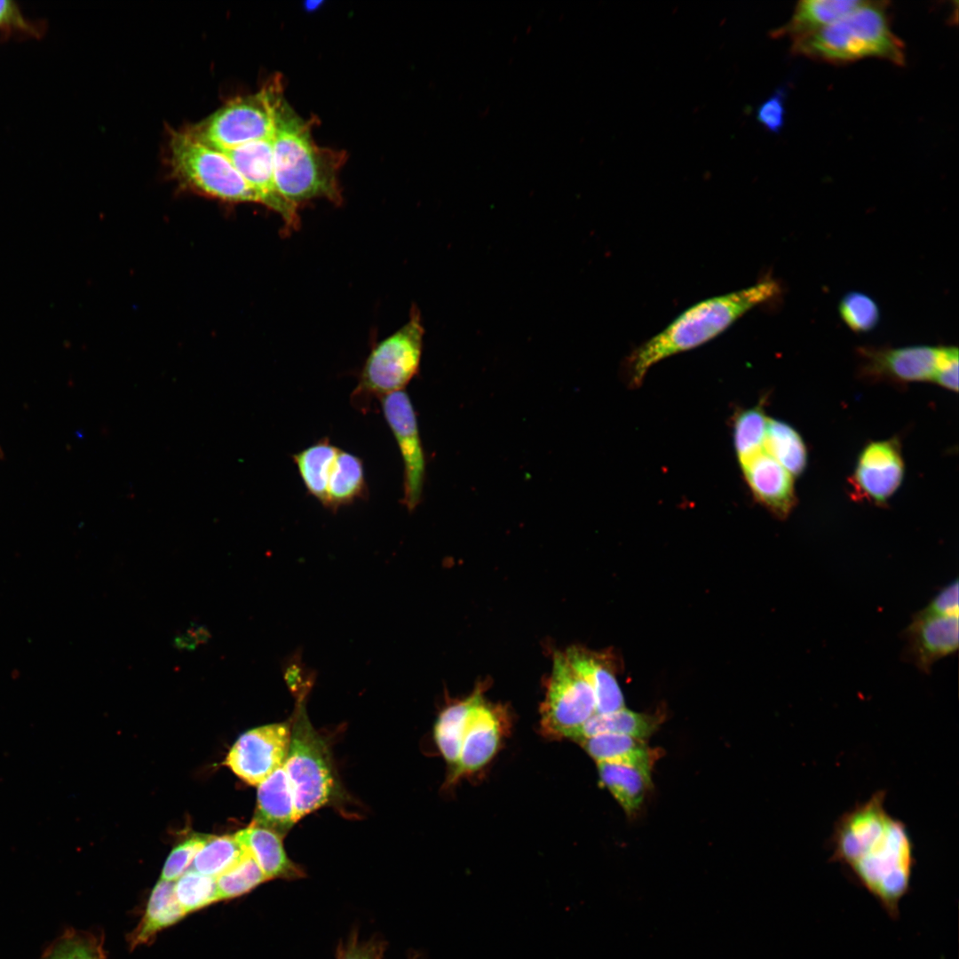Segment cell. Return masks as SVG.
I'll return each mask as SVG.
<instances>
[{"label": "cell", "mask_w": 959, "mask_h": 959, "mask_svg": "<svg viewBox=\"0 0 959 959\" xmlns=\"http://www.w3.org/2000/svg\"><path fill=\"white\" fill-rule=\"evenodd\" d=\"M879 789L835 822L831 860L844 865L892 917L908 893L915 866V846L903 821L884 807Z\"/></svg>", "instance_id": "cell-1"}, {"label": "cell", "mask_w": 959, "mask_h": 959, "mask_svg": "<svg viewBox=\"0 0 959 959\" xmlns=\"http://www.w3.org/2000/svg\"><path fill=\"white\" fill-rule=\"evenodd\" d=\"M315 120L303 119L283 98L275 114L273 136L275 181L281 194L297 209L315 199L342 202L338 173L345 151L318 146L312 136Z\"/></svg>", "instance_id": "cell-2"}, {"label": "cell", "mask_w": 959, "mask_h": 959, "mask_svg": "<svg viewBox=\"0 0 959 959\" xmlns=\"http://www.w3.org/2000/svg\"><path fill=\"white\" fill-rule=\"evenodd\" d=\"M780 291V285L773 279L765 278L749 287L703 300L686 309L627 357L625 376L629 385L638 387L654 364L710 341L749 310L773 298Z\"/></svg>", "instance_id": "cell-3"}, {"label": "cell", "mask_w": 959, "mask_h": 959, "mask_svg": "<svg viewBox=\"0 0 959 959\" xmlns=\"http://www.w3.org/2000/svg\"><path fill=\"white\" fill-rule=\"evenodd\" d=\"M886 1H864L834 23L792 41L794 55L831 64L878 58L905 64V47L892 32Z\"/></svg>", "instance_id": "cell-4"}, {"label": "cell", "mask_w": 959, "mask_h": 959, "mask_svg": "<svg viewBox=\"0 0 959 959\" xmlns=\"http://www.w3.org/2000/svg\"><path fill=\"white\" fill-rule=\"evenodd\" d=\"M303 699H299L290 725V742L284 764L297 820L327 804L337 790L329 747L310 723Z\"/></svg>", "instance_id": "cell-5"}, {"label": "cell", "mask_w": 959, "mask_h": 959, "mask_svg": "<svg viewBox=\"0 0 959 959\" xmlns=\"http://www.w3.org/2000/svg\"><path fill=\"white\" fill-rule=\"evenodd\" d=\"M424 329L420 311L412 305L408 321L371 349L362 366L353 399L361 408L373 398L402 391L417 374Z\"/></svg>", "instance_id": "cell-6"}, {"label": "cell", "mask_w": 959, "mask_h": 959, "mask_svg": "<svg viewBox=\"0 0 959 959\" xmlns=\"http://www.w3.org/2000/svg\"><path fill=\"white\" fill-rule=\"evenodd\" d=\"M169 146L171 169L187 186L228 202H259L226 154L203 141L191 129L172 131Z\"/></svg>", "instance_id": "cell-7"}, {"label": "cell", "mask_w": 959, "mask_h": 959, "mask_svg": "<svg viewBox=\"0 0 959 959\" xmlns=\"http://www.w3.org/2000/svg\"><path fill=\"white\" fill-rule=\"evenodd\" d=\"M283 98L281 78L276 75L258 91L229 101L191 130L223 152L273 137L276 109Z\"/></svg>", "instance_id": "cell-8"}, {"label": "cell", "mask_w": 959, "mask_h": 959, "mask_svg": "<svg viewBox=\"0 0 959 959\" xmlns=\"http://www.w3.org/2000/svg\"><path fill=\"white\" fill-rule=\"evenodd\" d=\"M595 713L596 701L590 686L564 652L555 654L540 709L542 733L551 739H570Z\"/></svg>", "instance_id": "cell-9"}, {"label": "cell", "mask_w": 959, "mask_h": 959, "mask_svg": "<svg viewBox=\"0 0 959 959\" xmlns=\"http://www.w3.org/2000/svg\"><path fill=\"white\" fill-rule=\"evenodd\" d=\"M380 401L402 458V502L411 511L420 503L425 478V458L416 412L408 394L403 390L389 393Z\"/></svg>", "instance_id": "cell-10"}, {"label": "cell", "mask_w": 959, "mask_h": 959, "mask_svg": "<svg viewBox=\"0 0 959 959\" xmlns=\"http://www.w3.org/2000/svg\"><path fill=\"white\" fill-rule=\"evenodd\" d=\"M289 742L290 725L287 722L255 727L237 739L224 764L248 784L258 786L284 765Z\"/></svg>", "instance_id": "cell-11"}, {"label": "cell", "mask_w": 959, "mask_h": 959, "mask_svg": "<svg viewBox=\"0 0 959 959\" xmlns=\"http://www.w3.org/2000/svg\"><path fill=\"white\" fill-rule=\"evenodd\" d=\"M225 153L257 194L259 202L281 216L285 232L297 229V209L281 194L276 185L273 137L246 143Z\"/></svg>", "instance_id": "cell-12"}, {"label": "cell", "mask_w": 959, "mask_h": 959, "mask_svg": "<svg viewBox=\"0 0 959 959\" xmlns=\"http://www.w3.org/2000/svg\"><path fill=\"white\" fill-rule=\"evenodd\" d=\"M509 725L505 709L487 702L482 696L471 711L448 781L454 783L486 765L496 754Z\"/></svg>", "instance_id": "cell-13"}, {"label": "cell", "mask_w": 959, "mask_h": 959, "mask_svg": "<svg viewBox=\"0 0 959 959\" xmlns=\"http://www.w3.org/2000/svg\"><path fill=\"white\" fill-rule=\"evenodd\" d=\"M904 477V463L896 440L871 442L860 454L852 486L854 493L882 504L895 493Z\"/></svg>", "instance_id": "cell-14"}, {"label": "cell", "mask_w": 959, "mask_h": 959, "mask_svg": "<svg viewBox=\"0 0 959 959\" xmlns=\"http://www.w3.org/2000/svg\"><path fill=\"white\" fill-rule=\"evenodd\" d=\"M958 620L959 616L915 613L903 631V660L929 674L936 662L957 651Z\"/></svg>", "instance_id": "cell-15"}, {"label": "cell", "mask_w": 959, "mask_h": 959, "mask_svg": "<svg viewBox=\"0 0 959 959\" xmlns=\"http://www.w3.org/2000/svg\"><path fill=\"white\" fill-rule=\"evenodd\" d=\"M940 347L915 345L900 348L860 347V372L875 379L895 382L932 380Z\"/></svg>", "instance_id": "cell-16"}, {"label": "cell", "mask_w": 959, "mask_h": 959, "mask_svg": "<svg viewBox=\"0 0 959 959\" xmlns=\"http://www.w3.org/2000/svg\"><path fill=\"white\" fill-rule=\"evenodd\" d=\"M740 464L753 496L775 517L788 518L796 505L793 476L765 449Z\"/></svg>", "instance_id": "cell-17"}, {"label": "cell", "mask_w": 959, "mask_h": 959, "mask_svg": "<svg viewBox=\"0 0 959 959\" xmlns=\"http://www.w3.org/2000/svg\"><path fill=\"white\" fill-rule=\"evenodd\" d=\"M297 821L293 790L282 765L258 786L257 807L251 823L283 837Z\"/></svg>", "instance_id": "cell-18"}, {"label": "cell", "mask_w": 959, "mask_h": 959, "mask_svg": "<svg viewBox=\"0 0 959 959\" xmlns=\"http://www.w3.org/2000/svg\"><path fill=\"white\" fill-rule=\"evenodd\" d=\"M568 662L590 686L596 713H609L622 708L624 699L611 662L604 654L573 646L564 652Z\"/></svg>", "instance_id": "cell-19"}, {"label": "cell", "mask_w": 959, "mask_h": 959, "mask_svg": "<svg viewBox=\"0 0 959 959\" xmlns=\"http://www.w3.org/2000/svg\"><path fill=\"white\" fill-rule=\"evenodd\" d=\"M236 840L257 862L266 879H297L301 868L287 855L282 837L266 828L250 823L234 834Z\"/></svg>", "instance_id": "cell-20"}, {"label": "cell", "mask_w": 959, "mask_h": 959, "mask_svg": "<svg viewBox=\"0 0 959 959\" xmlns=\"http://www.w3.org/2000/svg\"><path fill=\"white\" fill-rule=\"evenodd\" d=\"M864 1L802 0L797 4L790 19L773 29V38L789 37L792 41L812 34L845 16Z\"/></svg>", "instance_id": "cell-21"}, {"label": "cell", "mask_w": 959, "mask_h": 959, "mask_svg": "<svg viewBox=\"0 0 959 959\" xmlns=\"http://www.w3.org/2000/svg\"><path fill=\"white\" fill-rule=\"evenodd\" d=\"M597 763L607 762L651 771L654 758L645 740L623 734H601L578 741Z\"/></svg>", "instance_id": "cell-22"}, {"label": "cell", "mask_w": 959, "mask_h": 959, "mask_svg": "<svg viewBox=\"0 0 959 959\" xmlns=\"http://www.w3.org/2000/svg\"><path fill=\"white\" fill-rule=\"evenodd\" d=\"M600 782L628 815L641 807L652 788L651 771L607 762L597 763Z\"/></svg>", "instance_id": "cell-23"}, {"label": "cell", "mask_w": 959, "mask_h": 959, "mask_svg": "<svg viewBox=\"0 0 959 959\" xmlns=\"http://www.w3.org/2000/svg\"><path fill=\"white\" fill-rule=\"evenodd\" d=\"M661 722L660 716L622 708L609 713H595L570 739L578 741L601 734H623L645 740L658 729Z\"/></svg>", "instance_id": "cell-24"}, {"label": "cell", "mask_w": 959, "mask_h": 959, "mask_svg": "<svg viewBox=\"0 0 959 959\" xmlns=\"http://www.w3.org/2000/svg\"><path fill=\"white\" fill-rule=\"evenodd\" d=\"M367 494L361 459L339 448L331 466L325 507L332 511L348 505Z\"/></svg>", "instance_id": "cell-25"}, {"label": "cell", "mask_w": 959, "mask_h": 959, "mask_svg": "<svg viewBox=\"0 0 959 959\" xmlns=\"http://www.w3.org/2000/svg\"><path fill=\"white\" fill-rule=\"evenodd\" d=\"M185 915L175 897L174 882L160 879L151 892L144 916L131 938L132 947L148 942L159 931Z\"/></svg>", "instance_id": "cell-26"}, {"label": "cell", "mask_w": 959, "mask_h": 959, "mask_svg": "<svg viewBox=\"0 0 959 959\" xmlns=\"http://www.w3.org/2000/svg\"><path fill=\"white\" fill-rule=\"evenodd\" d=\"M338 450L324 438L291 456L305 489L323 506L327 500L329 472Z\"/></svg>", "instance_id": "cell-27"}, {"label": "cell", "mask_w": 959, "mask_h": 959, "mask_svg": "<svg viewBox=\"0 0 959 959\" xmlns=\"http://www.w3.org/2000/svg\"><path fill=\"white\" fill-rule=\"evenodd\" d=\"M481 697V691L477 690L467 698L449 704L440 712L435 722L433 729L435 742L452 769L459 757L471 711Z\"/></svg>", "instance_id": "cell-28"}, {"label": "cell", "mask_w": 959, "mask_h": 959, "mask_svg": "<svg viewBox=\"0 0 959 959\" xmlns=\"http://www.w3.org/2000/svg\"><path fill=\"white\" fill-rule=\"evenodd\" d=\"M764 449L792 476L800 475L806 467L807 451L803 439L782 421L768 419Z\"/></svg>", "instance_id": "cell-29"}, {"label": "cell", "mask_w": 959, "mask_h": 959, "mask_svg": "<svg viewBox=\"0 0 959 959\" xmlns=\"http://www.w3.org/2000/svg\"><path fill=\"white\" fill-rule=\"evenodd\" d=\"M246 853L234 835L210 836L195 855L192 869L216 878L234 867Z\"/></svg>", "instance_id": "cell-30"}, {"label": "cell", "mask_w": 959, "mask_h": 959, "mask_svg": "<svg viewBox=\"0 0 959 959\" xmlns=\"http://www.w3.org/2000/svg\"><path fill=\"white\" fill-rule=\"evenodd\" d=\"M767 422L761 404L736 414L733 422V438L740 464L764 449Z\"/></svg>", "instance_id": "cell-31"}, {"label": "cell", "mask_w": 959, "mask_h": 959, "mask_svg": "<svg viewBox=\"0 0 959 959\" xmlns=\"http://www.w3.org/2000/svg\"><path fill=\"white\" fill-rule=\"evenodd\" d=\"M174 892L186 915L219 900L216 878L192 868L174 882Z\"/></svg>", "instance_id": "cell-32"}, {"label": "cell", "mask_w": 959, "mask_h": 959, "mask_svg": "<svg viewBox=\"0 0 959 959\" xmlns=\"http://www.w3.org/2000/svg\"><path fill=\"white\" fill-rule=\"evenodd\" d=\"M264 873L247 853L234 867L216 877L219 900L243 895L266 881Z\"/></svg>", "instance_id": "cell-33"}, {"label": "cell", "mask_w": 959, "mask_h": 959, "mask_svg": "<svg viewBox=\"0 0 959 959\" xmlns=\"http://www.w3.org/2000/svg\"><path fill=\"white\" fill-rule=\"evenodd\" d=\"M839 314L852 331L862 333L873 329L880 320L876 303L861 292H849L839 302Z\"/></svg>", "instance_id": "cell-34"}, {"label": "cell", "mask_w": 959, "mask_h": 959, "mask_svg": "<svg viewBox=\"0 0 959 959\" xmlns=\"http://www.w3.org/2000/svg\"><path fill=\"white\" fill-rule=\"evenodd\" d=\"M208 835H194L177 845L168 856L161 879L175 882L192 865L193 860L209 839Z\"/></svg>", "instance_id": "cell-35"}, {"label": "cell", "mask_w": 959, "mask_h": 959, "mask_svg": "<svg viewBox=\"0 0 959 959\" xmlns=\"http://www.w3.org/2000/svg\"><path fill=\"white\" fill-rule=\"evenodd\" d=\"M787 89L777 88L757 108L756 118L768 132L779 134L786 120Z\"/></svg>", "instance_id": "cell-36"}, {"label": "cell", "mask_w": 959, "mask_h": 959, "mask_svg": "<svg viewBox=\"0 0 959 959\" xmlns=\"http://www.w3.org/2000/svg\"><path fill=\"white\" fill-rule=\"evenodd\" d=\"M43 959H104L99 948L90 939L68 936L59 939Z\"/></svg>", "instance_id": "cell-37"}, {"label": "cell", "mask_w": 959, "mask_h": 959, "mask_svg": "<svg viewBox=\"0 0 959 959\" xmlns=\"http://www.w3.org/2000/svg\"><path fill=\"white\" fill-rule=\"evenodd\" d=\"M938 384L956 392L958 390V349L955 346H942L936 371L932 379Z\"/></svg>", "instance_id": "cell-38"}, {"label": "cell", "mask_w": 959, "mask_h": 959, "mask_svg": "<svg viewBox=\"0 0 959 959\" xmlns=\"http://www.w3.org/2000/svg\"><path fill=\"white\" fill-rule=\"evenodd\" d=\"M958 580L955 579L942 589L920 610L932 615L959 616Z\"/></svg>", "instance_id": "cell-39"}, {"label": "cell", "mask_w": 959, "mask_h": 959, "mask_svg": "<svg viewBox=\"0 0 959 959\" xmlns=\"http://www.w3.org/2000/svg\"><path fill=\"white\" fill-rule=\"evenodd\" d=\"M0 28L17 30L36 35L37 30L25 19L20 8L12 1L0 0Z\"/></svg>", "instance_id": "cell-40"}, {"label": "cell", "mask_w": 959, "mask_h": 959, "mask_svg": "<svg viewBox=\"0 0 959 959\" xmlns=\"http://www.w3.org/2000/svg\"><path fill=\"white\" fill-rule=\"evenodd\" d=\"M284 675L292 692H297L299 699L305 698V693L309 690V686L312 684V679L311 678H307V677L305 676V670L300 666V663H290L286 669Z\"/></svg>", "instance_id": "cell-41"}, {"label": "cell", "mask_w": 959, "mask_h": 959, "mask_svg": "<svg viewBox=\"0 0 959 959\" xmlns=\"http://www.w3.org/2000/svg\"><path fill=\"white\" fill-rule=\"evenodd\" d=\"M383 949L378 944H352L340 959H381Z\"/></svg>", "instance_id": "cell-42"}, {"label": "cell", "mask_w": 959, "mask_h": 959, "mask_svg": "<svg viewBox=\"0 0 959 959\" xmlns=\"http://www.w3.org/2000/svg\"><path fill=\"white\" fill-rule=\"evenodd\" d=\"M3 457H4V453L2 451V448H0V459H2Z\"/></svg>", "instance_id": "cell-43"}]
</instances>
